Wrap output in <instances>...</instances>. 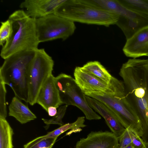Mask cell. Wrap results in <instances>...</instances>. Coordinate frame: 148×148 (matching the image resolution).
Listing matches in <instances>:
<instances>
[{
    "instance_id": "obj_5",
    "label": "cell",
    "mask_w": 148,
    "mask_h": 148,
    "mask_svg": "<svg viewBox=\"0 0 148 148\" xmlns=\"http://www.w3.org/2000/svg\"><path fill=\"white\" fill-rule=\"evenodd\" d=\"M84 94L102 102L114 112L125 128L131 129L143 137L144 132L141 123L126 99L125 87L114 95L96 92Z\"/></svg>"
},
{
    "instance_id": "obj_29",
    "label": "cell",
    "mask_w": 148,
    "mask_h": 148,
    "mask_svg": "<svg viewBox=\"0 0 148 148\" xmlns=\"http://www.w3.org/2000/svg\"><path fill=\"white\" fill-rule=\"evenodd\" d=\"M125 148H134V147L131 144Z\"/></svg>"
},
{
    "instance_id": "obj_28",
    "label": "cell",
    "mask_w": 148,
    "mask_h": 148,
    "mask_svg": "<svg viewBox=\"0 0 148 148\" xmlns=\"http://www.w3.org/2000/svg\"><path fill=\"white\" fill-rule=\"evenodd\" d=\"M144 148H148V142H145Z\"/></svg>"
},
{
    "instance_id": "obj_18",
    "label": "cell",
    "mask_w": 148,
    "mask_h": 148,
    "mask_svg": "<svg viewBox=\"0 0 148 148\" xmlns=\"http://www.w3.org/2000/svg\"><path fill=\"white\" fill-rule=\"evenodd\" d=\"M13 130L5 119L0 118V148H13Z\"/></svg>"
},
{
    "instance_id": "obj_21",
    "label": "cell",
    "mask_w": 148,
    "mask_h": 148,
    "mask_svg": "<svg viewBox=\"0 0 148 148\" xmlns=\"http://www.w3.org/2000/svg\"><path fill=\"white\" fill-rule=\"evenodd\" d=\"M0 28V45L2 47L10 38L12 32V26L10 20L1 22Z\"/></svg>"
},
{
    "instance_id": "obj_22",
    "label": "cell",
    "mask_w": 148,
    "mask_h": 148,
    "mask_svg": "<svg viewBox=\"0 0 148 148\" xmlns=\"http://www.w3.org/2000/svg\"><path fill=\"white\" fill-rule=\"evenodd\" d=\"M68 106L65 105L61 106L59 108L56 114L49 119H42L47 125L50 124H57L60 126L64 124L62 120L66 112Z\"/></svg>"
},
{
    "instance_id": "obj_4",
    "label": "cell",
    "mask_w": 148,
    "mask_h": 148,
    "mask_svg": "<svg viewBox=\"0 0 148 148\" xmlns=\"http://www.w3.org/2000/svg\"><path fill=\"white\" fill-rule=\"evenodd\" d=\"M54 14L73 22L107 27L116 24L119 18L118 15L97 7L88 0H65Z\"/></svg>"
},
{
    "instance_id": "obj_1",
    "label": "cell",
    "mask_w": 148,
    "mask_h": 148,
    "mask_svg": "<svg viewBox=\"0 0 148 148\" xmlns=\"http://www.w3.org/2000/svg\"><path fill=\"white\" fill-rule=\"evenodd\" d=\"M119 75L126 99L141 123L144 137H148V59H130L123 63Z\"/></svg>"
},
{
    "instance_id": "obj_19",
    "label": "cell",
    "mask_w": 148,
    "mask_h": 148,
    "mask_svg": "<svg viewBox=\"0 0 148 148\" xmlns=\"http://www.w3.org/2000/svg\"><path fill=\"white\" fill-rule=\"evenodd\" d=\"M83 126L82 122L80 119H77L73 123H68L64 124L53 131L49 132L46 135L37 137L31 141L35 142L46 138H57L60 134L69 130L80 128Z\"/></svg>"
},
{
    "instance_id": "obj_12",
    "label": "cell",
    "mask_w": 148,
    "mask_h": 148,
    "mask_svg": "<svg viewBox=\"0 0 148 148\" xmlns=\"http://www.w3.org/2000/svg\"><path fill=\"white\" fill-rule=\"evenodd\" d=\"M65 0H25L20 5L30 17L37 19L54 14L56 9Z\"/></svg>"
},
{
    "instance_id": "obj_3",
    "label": "cell",
    "mask_w": 148,
    "mask_h": 148,
    "mask_svg": "<svg viewBox=\"0 0 148 148\" xmlns=\"http://www.w3.org/2000/svg\"><path fill=\"white\" fill-rule=\"evenodd\" d=\"M36 50L15 53L5 59L0 68V79L11 87L15 96L27 103L29 72Z\"/></svg>"
},
{
    "instance_id": "obj_24",
    "label": "cell",
    "mask_w": 148,
    "mask_h": 148,
    "mask_svg": "<svg viewBox=\"0 0 148 148\" xmlns=\"http://www.w3.org/2000/svg\"><path fill=\"white\" fill-rule=\"evenodd\" d=\"M5 84L0 79V118L5 119L7 111L5 103L6 90Z\"/></svg>"
},
{
    "instance_id": "obj_2",
    "label": "cell",
    "mask_w": 148,
    "mask_h": 148,
    "mask_svg": "<svg viewBox=\"0 0 148 148\" xmlns=\"http://www.w3.org/2000/svg\"><path fill=\"white\" fill-rule=\"evenodd\" d=\"M12 26L11 35L2 47L0 56L4 60L16 53L36 50L40 42L36 29V19L29 16L23 10H16L8 18Z\"/></svg>"
},
{
    "instance_id": "obj_9",
    "label": "cell",
    "mask_w": 148,
    "mask_h": 148,
    "mask_svg": "<svg viewBox=\"0 0 148 148\" xmlns=\"http://www.w3.org/2000/svg\"><path fill=\"white\" fill-rule=\"evenodd\" d=\"M74 76L76 84L84 93L96 92L114 95L124 86L123 82L113 76L108 83L82 70L80 67H75Z\"/></svg>"
},
{
    "instance_id": "obj_26",
    "label": "cell",
    "mask_w": 148,
    "mask_h": 148,
    "mask_svg": "<svg viewBox=\"0 0 148 148\" xmlns=\"http://www.w3.org/2000/svg\"><path fill=\"white\" fill-rule=\"evenodd\" d=\"M131 135L132 144L134 148H144L145 142L134 131L130 129Z\"/></svg>"
},
{
    "instance_id": "obj_8",
    "label": "cell",
    "mask_w": 148,
    "mask_h": 148,
    "mask_svg": "<svg viewBox=\"0 0 148 148\" xmlns=\"http://www.w3.org/2000/svg\"><path fill=\"white\" fill-rule=\"evenodd\" d=\"M37 35L40 43L58 39L65 40L74 33V22L52 14L36 19Z\"/></svg>"
},
{
    "instance_id": "obj_17",
    "label": "cell",
    "mask_w": 148,
    "mask_h": 148,
    "mask_svg": "<svg viewBox=\"0 0 148 148\" xmlns=\"http://www.w3.org/2000/svg\"><path fill=\"white\" fill-rule=\"evenodd\" d=\"M81 69L92 75L108 83L110 82L112 76L107 70L98 61L87 62Z\"/></svg>"
},
{
    "instance_id": "obj_7",
    "label": "cell",
    "mask_w": 148,
    "mask_h": 148,
    "mask_svg": "<svg viewBox=\"0 0 148 148\" xmlns=\"http://www.w3.org/2000/svg\"><path fill=\"white\" fill-rule=\"evenodd\" d=\"M54 62L44 49L36 50L30 68L28 78L29 97L28 103L33 106L42 86L52 74Z\"/></svg>"
},
{
    "instance_id": "obj_16",
    "label": "cell",
    "mask_w": 148,
    "mask_h": 148,
    "mask_svg": "<svg viewBox=\"0 0 148 148\" xmlns=\"http://www.w3.org/2000/svg\"><path fill=\"white\" fill-rule=\"evenodd\" d=\"M116 24L123 31L127 40L139 30L148 25V18L141 19L119 16Z\"/></svg>"
},
{
    "instance_id": "obj_13",
    "label": "cell",
    "mask_w": 148,
    "mask_h": 148,
    "mask_svg": "<svg viewBox=\"0 0 148 148\" xmlns=\"http://www.w3.org/2000/svg\"><path fill=\"white\" fill-rule=\"evenodd\" d=\"M85 97L89 106L103 118L111 132L118 138L119 137L126 129L123 126L114 112L99 101L86 95Z\"/></svg>"
},
{
    "instance_id": "obj_14",
    "label": "cell",
    "mask_w": 148,
    "mask_h": 148,
    "mask_svg": "<svg viewBox=\"0 0 148 148\" xmlns=\"http://www.w3.org/2000/svg\"><path fill=\"white\" fill-rule=\"evenodd\" d=\"M54 78L52 74L48 77L41 88L36 99V103L40 105L47 112L49 107L57 108L63 104Z\"/></svg>"
},
{
    "instance_id": "obj_15",
    "label": "cell",
    "mask_w": 148,
    "mask_h": 148,
    "mask_svg": "<svg viewBox=\"0 0 148 148\" xmlns=\"http://www.w3.org/2000/svg\"><path fill=\"white\" fill-rule=\"evenodd\" d=\"M17 97H13L9 106V116L14 117L22 124L36 119L37 117Z\"/></svg>"
},
{
    "instance_id": "obj_6",
    "label": "cell",
    "mask_w": 148,
    "mask_h": 148,
    "mask_svg": "<svg viewBox=\"0 0 148 148\" xmlns=\"http://www.w3.org/2000/svg\"><path fill=\"white\" fill-rule=\"evenodd\" d=\"M55 82L63 104L76 106L84 113L86 119L98 120L101 117L88 105L85 95L71 75L61 73L55 77Z\"/></svg>"
},
{
    "instance_id": "obj_27",
    "label": "cell",
    "mask_w": 148,
    "mask_h": 148,
    "mask_svg": "<svg viewBox=\"0 0 148 148\" xmlns=\"http://www.w3.org/2000/svg\"><path fill=\"white\" fill-rule=\"evenodd\" d=\"M47 112L49 116L53 117L55 116L57 112V108L53 106L49 107L48 108Z\"/></svg>"
},
{
    "instance_id": "obj_23",
    "label": "cell",
    "mask_w": 148,
    "mask_h": 148,
    "mask_svg": "<svg viewBox=\"0 0 148 148\" xmlns=\"http://www.w3.org/2000/svg\"><path fill=\"white\" fill-rule=\"evenodd\" d=\"M57 138H46L35 142L30 141L24 145V148H51Z\"/></svg>"
},
{
    "instance_id": "obj_11",
    "label": "cell",
    "mask_w": 148,
    "mask_h": 148,
    "mask_svg": "<svg viewBox=\"0 0 148 148\" xmlns=\"http://www.w3.org/2000/svg\"><path fill=\"white\" fill-rule=\"evenodd\" d=\"M123 51L126 56L133 58L148 56V25L127 40Z\"/></svg>"
},
{
    "instance_id": "obj_20",
    "label": "cell",
    "mask_w": 148,
    "mask_h": 148,
    "mask_svg": "<svg viewBox=\"0 0 148 148\" xmlns=\"http://www.w3.org/2000/svg\"><path fill=\"white\" fill-rule=\"evenodd\" d=\"M118 0L128 9L148 16V0Z\"/></svg>"
},
{
    "instance_id": "obj_25",
    "label": "cell",
    "mask_w": 148,
    "mask_h": 148,
    "mask_svg": "<svg viewBox=\"0 0 148 148\" xmlns=\"http://www.w3.org/2000/svg\"><path fill=\"white\" fill-rule=\"evenodd\" d=\"M118 148H125L132 144V139L130 129H126L118 138Z\"/></svg>"
},
{
    "instance_id": "obj_10",
    "label": "cell",
    "mask_w": 148,
    "mask_h": 148,
    "mask_svg": "<svg viewBox=\"0 0 148 148\" xmlns=\"http://www.w3.org/2000/svg\"><path fill=\"white\" fill-rule=\"evenodd\" d=\"M118 138L112 132H91L86 138H80L75 148H118Z\"/></svg>"
}]
</instances>
